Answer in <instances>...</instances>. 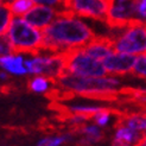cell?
<instances>
[{
	"label": "cell",
	"mask_w": 146,
	"mask_h": 146,
	"mask_svg": "<svg viewBox=\"0 0 146 146\" xmlns=\"http://www.w3.org/2000/svg\"><path fill=\"white\" fill-rule=\"evenodd\" d=\"M96 37L95 32L72 13L61 10L58 16L43 30L42 51L56 54L71 49H80Z\"/></svg>",
	"instance_id": "6da1fadb"
},
{
	"label": "cell",
	"mask_w": 146,
	"mask_h": 146,
	"mask_svg": "<svg viewBox=\"0 0 146 146\" xmlns=\"http://www.w3.org/2000/svg\"><path fill=\"white\" fill-rule=\"evenodd\" d=\"M51 82L60 89L75 95L107 101L118 99V87L120 86V81L114 77H84L71 74H64Z\"/></svg>",
	"instance_id": "7a4b0ae2"
},
{
	"label": "cell",
	"mask_w": 146,
	"mask_h": 146,
	"mask_svg": "<svg viewBox=\"0 0 146 146\" xmlns=\"http://www.w3.org/2000/svg\"><path fill=\"white\" fill-rule=\"evenodd\" d=\"M7 36L12 42L16 54L24 52L37 55L42 51L43 33L26 23L24 19L14 17L7 30Z\"/></svg>",
	"instance_id": "3957f363"
},
{
	"label": "cell",
	"mask_w": 146,
	"mask_h": 146,
	"mask_svg": "<svg viewBox=\"0 0 146 146\" xmlns=\"http://www.w3.org/2000/svg\"><path fill=\"white\" fill-rule=\"evenodd\" d=\"M65 74L84 77H105L107 70L100 61L86 55L81 49L63 51Z\"/></svg>",
	"instance_id": "277c9868"
},
{
	"label": "cell",
	"mask_w": 146,
	"mask_h": 146,
	"mask_svg": "<svg viewBox=\"0 0 146 146\" xmlns=\"http://www.w3.org/2000/svg\"><path fill=\"white\" fill-rule=\"evenodd\" d=\"M114 0H64L63 10L74 16L86 17L106 23Z\"/></svg>",
	"instance_id": "5b68a950"
},
{
	"label": "cell",
	"mask_w": 146,
	"mask_h": 146,
	"mask_svg": "<svg viewBox=\"0 0 146 146\" xmlns=\"http://www.w3.org/2000/svg\"><path fill=\"white\" fill-rule=\"evenodd\" d=\"M114 50L129 55L146 54V24H133L114 37Z\"/></svg>",
	"instance_id": "8992f818"
},
{
	"label": "cell",
	"mask_w": 146,
	"mask_h": 146,
	"mask_svg": "<svg viewBox=\"0 0 146 146\" xmlns=\"http://www.w3.org/2000/svg\"><path fill=\"white\" fill-rule=\"evenodd\" d=\"M137 4L138 0H114L106 24L113 30H125L133 24L143 23L137 19Z\"/></svg>",
	"instance_id": "52a82bcc"
},
{
	"label": "cell",
	"mask_w": 146,
	"mask_h": 146,
	"mask_svg": "<svg viewBox=\"0 0 146 146\" xmlns=\"http://www.w3.org/2000/svg\"><path fill=\"white\" fill-rule=\"evenodd\" d=\"M25 67L30 74L44 76L50 81L65 74L63 52L52 56H39L25 61Z\"/></svg>",
	"instance_id": "ba28073f"
},
{
	"label": "cell",
	"mask_w": 146,
	"mask_h": 146,
	"mask_svg": "<svg viewBox=\"0 0 146 146\" xmlns=\"http://www.w3.org/2000/svg\"><path fill=\"white\" fill-rule=\"evenodd\" d=\"M137 58L129 54L116 52L106 57L102 64L108 74L113 75H126L132 72Z\"/></svg>",
	"instance_id": "9c48e42d"
},
{
	"label": "cell",
	"mask_w": 146,
	"mask_h": 146,
	"mask_svg": "<svg viewBox=\"0 0 146 146\" xmlns=\"http://www.w3.org/2000/svg\"><path fill=\"white\" fill-rule=\"evenodd\" d=\"M60 11L61 10L54 9V7L38 5L32 7L27 13L24 14V20L33 27L45 29L60 16Z\"/></svg>",
	"instance_id": "30bf717a"
},
{
	"label": "cell",
	"mask_w": 146,
	"mask_h": 146,
	"mask_svg": "<svg viewBox=\"0 0 146 146\" xmlns=\"http://www.w3.org/2000/svg\"><path fill=\"white\" fill-rule=\"evenodd\" d=\"M86 55L98 61H104L106 57L113 54L114 50V37L98 36L83 48H80Z\"/></svg>",
	"instance_id": "8fae6325"
},
{
	"label": "cell",
	"mask_w": 146,
	"mask_h": 146,
	"mask_svg": "<svg viewBox=\"0 0 146 146\" xmlns=\"http://www.w3.org/2000/svg\"><path fill=\"white\" fill-rule=\"evenodd\" d=\"M75 132L81 134L82 138L80 143L82 145H92L96 144L105 139V132L96 125H83L75 128Z\"/></svg>",
	"instance_id": "7c38bea8"
},
{
	"label": "cell",
	"mask_w": 146,
	"mask_h": 146,
	"mask_svg": "<svg viewBox=\"0 0 146 146\" xmlns=\"http://www.w3.org/2000/svg\"><path fill=\"white\" fill-rule=\"evenodd\" d=\"M0 68L13 75H25L27 74V69L25 67V62L21 56H6L0 58Z\"/></svg>",
	"instance_id": "4fadbf2b"
},
{
	"label": "cell",
	"mask_w": 146,
	"mask_h": 146,
	"mask_svg": "<svg viewBox=\"0 0 146 146\" xmlns=\"http://www.w3.org/2000/svg\"><path fill=\"white\" fill-rule=\"evenodd\" d=\"M115 128H116V132L114 135V139L125 141L127 144H135L144 135L143 132H137V131H133L123 125L115 123Z\"/></svg>",
	"instance_id": "5bb4252c"
},
{
	"label": "cell",
	"mask_w": 146,
	"mask_h": 146,
	"mask_svg": "<svg viewBox=\"0 0 146 146\" xmlns=\"http://www.w3.org/2000/svg\"><path fill=\"white\" fill-rule=\"evenodd\" d=\"M27 87L35 93H48L50 89V80L44 76H36L29 80Z\"/></svg>",
	"instance_id": "9a60e30c"
},
{
	"label": "cell",
	"mask_w": 146,
	"mask_h": 146,
	"mask_svg": "<svg viewBox=\"0 0 146 146\" xmlns=\"http://www.w3.org/2000/svg\"><path fill=\"white\" fill-rule=\"evenodd\" d=\"M12 11L7 4H0V35H5L13 19Z\"/></svg>",
	"instance_id": "2e32d148"
},
{
	"label": "cell",
	"mask_w": 146,
	"mask_h": 146,
	"mask_svg": "<svg viewBox=\"0 0 146 146\" xmlns=\"http://www.w3.org/2000/svg\"><path fill=\"white\" fill-rule=\"evenodd\" d=\"M33 0H12L9 6L13 14L21 16V14H25L30 11L33 7Z\"/></svg>",
	"instance_id": "e0dca14e"
},
{
	"label": "cell",
	"mask_w": 146,
	"mask_h": 146,
	"mask_svg": "<svg viewBox=\"0 0 146 146\" xmlns=\"http://www.w3.org/2000/svg\"><path fill=\"white\" fill-rule=\"evenodd\" d=\"M72 134H63L57 137H45L37 143V146H61L65 143L72 140Z\"/></svg>",
	"instance_id": "ac0fdd59"
},
{
	"label": "cell",
	"mask_w": 146,
	"mask_h": 146,
	"mask_svg": "<svg viewBox=\"0 0 146 146\" xmlns=\"http://www.w3.org/2000/svg\"><path fill=\"white\" fill-rule=\"evenodd\" d=\"M14 54H16V51H14L10 37L7 35H0V58Z\"/></svg>",
	"instance_id": "d6986e66"
},
{
	"label": "cell",
	"mask_w": 146,
	"mask_h": 146,
	"mask_svg": "<svg viewBox=\"0 0 146 146\" xmlns=\"http://www.w3.org/2000/svg\"><path fill=\"white\" fill-rule=\"evenodd\" d=\"M132 74L137 77L146 80V55H141L139 57H137Z\"/></svg>",
	"instance_id": "ffe728a7"
},
{
	"label": "cell",
	"mask_w": 146,
	"mask_h": 146,
	"mask_svg": "<svg viewBox=\"0 0 146 146\" xmlns=\"http://www.w3.org/2000/svg\"><path fill=\"white\" fill-rule=\"evenodd\" d=\"M114 111H112V109L108 108V109H106V111H104V112H100V113L95 114V115H94V118H93V120L95 121L99 126L105 127L107 123H108L109 119H111V114Z\"/></svg>",
	"instance_id": "44dd1931"
},
{
	"label": "cell",
	"mask_w": 146,
	"mask_h": 146,
	"mask_svg": "<svg viewBox=\"0 0 146 146\" xmlns=\"http://www.w3.org/2000/svg\"><path fill=\"white\" fill-rule=\"evenodd\" d=\"M137 19L146 24V0H138L137 4Z\"/></svg>",
	"instance_id": "7402d4cb"
},
{
	"label": "cell",
	"mask_w": 146,
	"mask_h": 146,
	"mask_svg": "<svg viewBox=\"0 0 146 146\" xmlns=\"http://www.w3.org/2000/svg\"><path fill=\"white\" fill-rule=\"evenodd\" d=\"M33 3L39 5H49V6H63L64 0H33Z\"/></svg>",
	"instance_id": "603a6c76"
},
{
	"label": "cell",
	"mask_w": 146,
	"mask_h": 146,
	"mask_svg": "<svg viewBox=\"0 0 146 146\" xmlns=\"http://www.w3.org/2000/svg\"><path fill=\"white\" fill-rule=\"evenodd\" d=\"M111 146H132V145H131V144H127V143H125V141L118 140V139H113Z\"/></svg>",
	"instance_id": "cb8c5ba5"
},
{
	"label": "cell",
	"mask_w": 146,
	"mask_h": 146,
	"mask_svg": "<svg viewBox=\"0 0 146 146\" xmlns=\"http://www.w3.org/2000/svg\"><path fill=\"white\" fill-rule=\"evenodd\" d=\"M134 146H146V134H144L140 139L134 144Z\"/></svg>",
	"instance_id": "d4e9b609"
},
{
	"label": "cell",
	"mask_w": 146,
	"mask_h": 146,
	"mask_svg": "<svg viewBox=\"0 0 146 146\" xmlns=\"http://www.w3.org/2000/svg\"><path fill=\"white\" fill-rule=\"evenodd\" d=\"M0 78H1V80L7 78V74H6V72H0Z\"/></svg>",
	"instance_id": "484cf974"
},
{
	"label": "cell",
	"mask_w": 146,
	"mask_h": 146,
	"mask_svg": "<svg viewBox=\"0 0 146 146\" xmlns=\"http://www.w3.org/2000/svg\"><path fill=\"white\" fill-rule=\"evenodd\" d=\"M0 4H4V3H3V0H0Z\"/></svg>",
	"instance_id": "4316f807"
}]
</instances>
